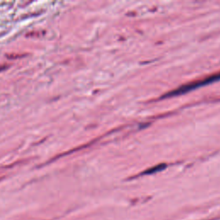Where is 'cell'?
<instances>
[{
    "label": "cell",
    "mask_w": 220,
    "mask_h": 220,
    "mask_svg": "<svg viewBox=\"0 0 220 220\" xmlns=\"http://www.w3.org/2000/svg\"><path fill=\"white\" fill-rule=\"evenodd\" d=\"M219 80L220 73L215 74V75L210 76L209 78L202 79V80H200V81H197V82H191V83H189V84L183 85V86H182V87L178 88V89L174 90L173 91H171L170 93H168L165 96H166V97H169V96L171 97V96H180V95L185 94V93H187V92L193 90H195L196 88L202 87V86H205V85H207V84H209V83H212V82H216V81H219Z\"/></svg>",
    "instance_id": "1"
},
{
    "label": "cell",
    "mask_w": 220,
    "mask_h": 220,
    "mask_svg": "<svg viewBox=\"0 0 220 220\" xmlns=\"http://www.w3.org/2000/svg\"><path fill=\"white\" fill-rule=\"evenodd\" d=\"M164 168H165V164L158 165V166H156V167H153V168H151V170L145 171V174H152V173H156V172H158V171H160V170H163V169H164Z\"/></svg>",
    "instance_id": "2"
}]
</instances>
